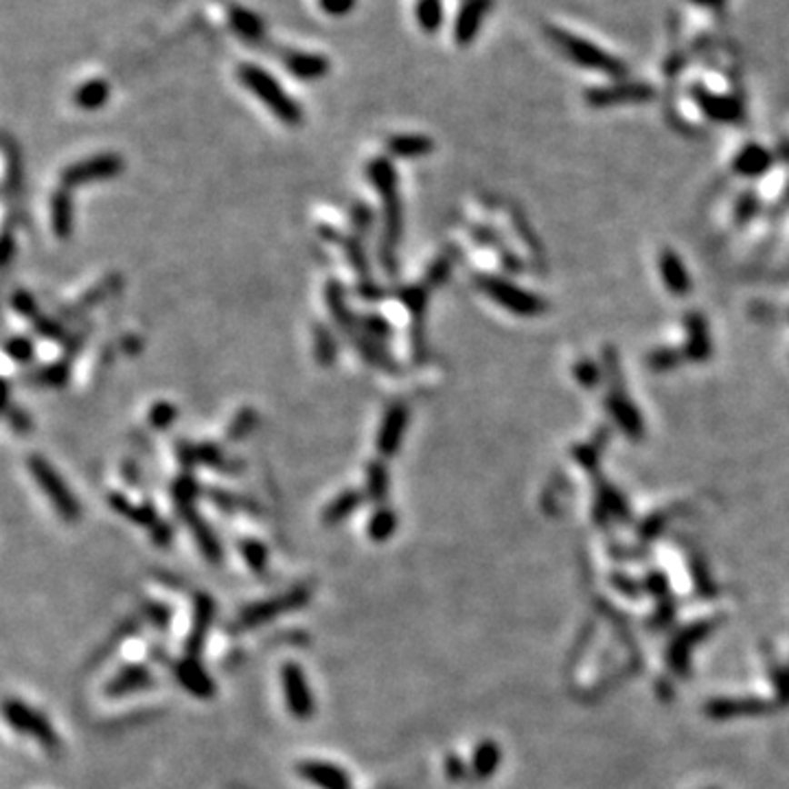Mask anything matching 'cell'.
<instances>
[{"label": "cell", "mask_w": 789, "mask_h": 789, "mask_svg": "<svg viewBox=\"0 0 789 789\" xmlns=\"http://www.w3.org/2000/svg\"><path fill=\"white\" fill-rule=\"evenodd\" d=\"M200 494H202V487L197 484L194 476H189V474L175 478V481L172 483V500H174L175 509H183V506H194L195 500L200 498Z\"/></svg>", "instance_id": "obj_37"}, {"label": "cell", "mask_w": 789, "mask_h": 789, "mask_svg": "<svg viewBox=\"0 0 789 789\" xmlns=\"http://www.w3.org/2000/svg\"><path fill=\"white\" fill-rule=\"evenodd\" d=\"M108 99H110V84L104 82V79H88V82L79 84V88L73 93L75 105L82 110L104 108V104Z\"/></svg>", "instance_id": "obj_28"}, {"label": "cell", "mask_w": 789, "mask_h": 789, "mask_svg": "<svg viewBox=\"0 0 789 789\" xmlns=\"http://www.w3.org/2000/svg\"><path fill=\"white\" fill-rule=\"evenodd\" d=\"M417 25L428 34H434L444 25V0H417L414 5Z\"/></svg>", "instance_id": "obj_35"}, {"label": "cell", "mask_w": 789, "mask_h": 789, "mask_svg": "<svg viewBox=\"0 0 789 789\" xmlns=\"http://www.w3.org/2000/svg\"><path fill=\"white\" fill-rule=\"evenodd\" d=\"M445 772H447V776L452 778V781H461V778L465 776V767H463L461 759H456L454 754L447 756L445 759Z\"/></svg>", "instance_id": "obj_53"}, {"label": "cell", "mask_w": 789, "mask_h": 789, "mask_svg": "<svg viewBox=\"0 0 789 789\" xmlns=\"http://www.w3.org/2000/svg\"><path fill=\"white\" fill-rule=\"evenodd\" d=\"M125 163L119 154H97V156L84 158L68 165L62 172V186L64 189H75V186L90 185V183H104V180L116 178L124 172Z\"/></svg>", "instance_id": "obj_8"}, {"label": "cell", "mask_w": 789, "mask_h": 789, "mask_svg": "<svg viewBox=\"0 0 789 789\" xmlns=\"http://www.w3.org/2000/svg\"><path fill=\"white\" fill-rule=\"evenodd\" d=\"M209 498L217 509L226 511V514H255V515L261 514L257 503L244 498V495L224 492V489H211Z\"/></svg>", "instance_id": "obj_33"}, {"label": "cell", "mask_w": 789, "mask_h": 789, "mask_svg": "<svg viewBox=\"0 0 789 789\" xmlns=\"http://www.w3.org/2000/svg\"><path fill=\"white\" fill-rule=\"evenodd\" d=\"M447 272H450V264L445 259L434 261L428 270V285H441L447 279Z\"/></svg>", "instance_id": "obj_51"}, {"label": "cell", "mask_w": 789, "mask_h": 789, "mask_svg": "<svg viewBox=\"0 0 789 789\" xmlns=\"http://www.w3.org/2000/svg\"><path fill=\"white\" fill-rule=\"evenodd\" d=\"M476 285L481 287V292H484L494 303L509 309V312L518 314V316H537V314H542L544 309H546V305H544L535 295L509 284V281L500 279V276L478 275Z\"/></svg>", "instance_id": "obj_7"}, {"label": "cell", "mask_w": 789, "mask_h": 789, "mask_svg": "<svg viewBox=\"0 0 789 789\" xmlns=\"http://www.w3.org/2000/svg\"><path fill=\"white\" fill-rule=\"evenodd\" d=\"M660 270H663L664 284L669 285L671 290L678 292V295L689 290V275L682 268L680 259L675 257L674 253H669V250H664L663 257H660Z\"/></svg>", "instance_id": "obj_34"}, {"label": "cell", "mask_w": 789, "mask_h": 789, "mask_svg": "<svg viewBox=\"0 0 789 789\" xmlns=\"http://www.w3.org/2000/svg\"><path fill=\"white\" fill-rule=\"evenodd\" d=\"M119 285H121L119 276H110V279H104V284H99L97 287H93V290H90V295H84L82 301H79L77 305L64 309V316L71 318V314H73V318H75V316H79V314L86 312V309L97 307L99 303H104L105 298H108L112 295V292L119 290Z\"/></svg>", "instance_id": "obj_31"}, {"label": "cell", "mask_w": 789, "mask_h": 789, "mask_svg": "<svg viewBox=\"0 0 789 789\" xmlns=\"http://www.w3.org/2000/svg\"><path fill=\"white\" fill-rule=\"evenodd\" d=\"M691 3L702 5V7H722L724 0H691Z\"/></svg>", "instance_id": "obj_55"}, {"label": "cell", "mask_w": 789, "mask_h": 789, "mask_svg": "<svg viewBox=\"0 0 789 789\" xmlns=\"http://www.w3.org/2000/svg\"><path fill=\"white\" fill-rule=\"evenodd\" d=\"M296 774L318 789H354V783L340 765L321 759H305L296 764Z\"/></svg>", "instance_id": "obj_13"}, {"label": "cell", "mask_w": 789, "mask_h": 789, "mask_svg": "<svg viewBox=\"0 0 789 789\" xmlns=\"http://www.w3.org/2000/svg\"><path fill=\"white\" fill-rule=\"evenodd\" d=\"M287 71L301 79H323L329 73V60L323 55H314V53H298L292 51L285 55Z\"/></svg>", "instance_id": "obj_26"}, {"label": "cell", "mask_w": 789, "mask_h": 789, "mask_svg": "<svg viewBox=\"0 0 789 789\" xmlns=\"http://www.w3.org/2000/svg\"><path fill=\"white\" fill-rule=\"evenodd\" d=\"M145 616L154 623L158 629H167L172 623V607L161 601H145Z\"/></svg>", "instance_id": "obj_45"}, {"label": "cell", "mask_w": 789, "mask_h": 789, "mask_svg": "<svg viewBox=\"0 0 789 789\" xmlns=\"http://www.w3.org/2000/svg\"><path fill=\"white\" fill-rule=\"evenodd\" d=\"M321 9L329 15H345L354 9L355 0H318Z\"/></svg>", "instance_id": "obj_50"}, {"label": "cell", "mask_w": 789, "mask_h": 789, "mask_svg": "<svg viewBox=\"0 0 789 789\" xmlns=\"http://www.w3.org/2000/svg\"><path fill=\"white\" fill-rule=\"evenodd\" d=\"M281 686H284L287 711L292 713V717L298 719V722L312 719L314 713H316V704H314V695L309 691L305 671L295 660H287L281 666Z\"/></svg>", "instance_id": "obj_9"}, {"label": "cell", "mask_w": 789, "mask_h": 789, "mask_svg": "<svg viewBox=\"0 0 789 789\" xmlns=\"http://www.w3.org/2000/svg\"><path fill=\"white\" fill-rule=\"evenodd\" d=\"M548 35H551V40L555 42L557 49L566 57H570L573 62H577L579 66L612 75V77H623V75H625V64L618 62L616 57L607 55L604 49L594 46L592 42L581 40V37L562 29H551L548 31Z\"/></svg>", "instance_id": "obj_5"}, {"label": "cell", "mask_w": 789, "mask_h": 789, "mask_svg": "<svg viewBox=\"0 0 789 789\" xmlns=\"http://www.w3.org/2000/svg\"><path fill=\"white\" fill-rule=\"evenodd\" d=\"M3 715L7 719V724L18 733L29 734L31 739H35L49 753H57L60 750V737H57L55 728L51 726V722L46 719L45 713L35 711L29 704L23 700H15V697H7L3 706Z\"/></svg>", "instance_id": "obj_6"}, {"label": "cell", "mask_w": 789, "mask_h": 789, "mask_svg": "<svg viewBox=\"0 0 789 789\" xmlns=\"http://www.w3.org/2000/svg\"><path fill=\"white\" fill-rule=\"evenodd\" d=\"M351 222L358 233H369L373 226V211L366 205H355L351 211Z\"/></svg>", "instance_id": "obj_49"}, {"label": "cell", "mask_w": 789, "mask_h": 789, "mask_svg": "<svg viewBox=\"0 0 789 789\" xmlns=\"http://www.w3.org/2000/svg\"><path fill=\"white\" fill-rule=\"evenodd\" d=\"M397 298L404 303V307L413 314V354L414 360H424L425 343H424V316H425V303H428V290L425 285L414 287H399Z\"/></svg>", "instance_id": "obj_18"}, {"label": "cell", "mask_w": 789, "mask_h": 789, "mask_svg": "<svg viewBox=\"0 0 789 789\" xmlns=\"http://www.w3.org/2000/svg\"><path fill=\"white\" fill-rule=\"evenodd\" d=\"M7 156H9V167H7L9 175L7 180H5V195H15V191H20V185H23V172H20V161L9 154V149H7Z\"/></svg>", "instance_id": "obj_47"}, {"label": "cell", "mask_w": 789, "mask_h": 789, "mask_svg": "<svg viewBox=\"0 0 789 789\" xmlns=\"http://www.w3.org/2000/svg\"><path fill=\"white\" fill-rule=\"evenodd\" d=\"M5 414H7L9 425H12L15 432H29L31 425H34L31 424L29 414H26L20 406H15V404L9 402V399H5Z\"/></svg>", "instance_id": "obj_46"}, {"label": "cell", "mask_w": 789, "mask_h": 789, "mask_svg": "<svg viewBox=\"0 0 789 789\" xmlns=\"http://www.w3.org/2000/svg\"><path fill=\"white\" fill-rule=\"evenodd\" d=\"M180 520L185 522L186 526H189L191 535H194V540L197 544V548H200V553L205 555V559L209 564H220L224 559V551H222V542L220 537L215 535V531L211 529L209 522L202 518L200 514H197L195 504L194 506H183V509H178Z\"/></svg>", "instance_id": "obj_14"}, {"label": "cell", "mask_w": 789, "mask_h": 789, "mask_svg": "<svg viewBox=\"0 0 789 789\" xmlns=\"http://www.w3.org/2000/svg\"><path fill=\"white\" fill-rule=\"evenodd\" d=\"M175 417H178V408L172 406L169 402L154 404L152 410H149V414H147L149 425H152V428H156V430H167L169 425H172L175 421Z\"/></svg>", "instance_id": "obj_43"}, {"label": "cell", "mask_w": 789, "mask_h": 789, "mask_svg": "<svg viewBox=\"0 0 789 789\" xmlns=\"http://www.w3.org/2000/svg\"><path fill=\"white\" fill-rule=\"evenodd\" d=\"M495 761H498V750L494 744H481L478 745L476 754H474V772L478 776H489L494 772Z\"/></svg>", "instance_id": "obj_42"}, {"label": "cell", "mask_w": 789, "mask_h": 789, "mask_svg": "<svg viewBox=\"0 0 789 789\" xmlns=\"http://www.w3.org/2000/svg\"><path fill=\"white\" fill-rule=\"evenodd\" d=\"M174 678L178 680V684L183 686L186 693L197 697V700H211L215 697L217 686L215 680L211 678L209 671L205 669L200 663V658L194 655H183L180 660H175L172 664Z\"/></svg>", "instance_id": "obj_11"}, {"label": "cell", "mask_w": 789, "mask_h": 789, "mask_svg": "<svg viewBox=\"0 0 789 789\" xmlns=\"http://www.w3.org/2000/svg\"><path fill=\"white\" fill-rule=\"evenodd\" d=\"M309 599H312V592H309L307 585H295V588L275 596V599L255 601V604L239 610V614L231 623V634L248 632V629L265 625V623L275 621V618L284 616L287 612L301 610V607L309 604Z\"/></svg>", "instance_id": "obj_3"}, {"label": "cell", "mask_w": 789, "mask_h": 789, "mask_svg": "<svg viewBox=\"0 0 789 789\" xmlns=\"http://www.w3.org/2000/svg\"><path fill=\"white\" fill-rule=\"evenodd\" d=\"M494 7V0H465L454 23V42L461 46L472 45L481 31L484 15Z\"/></svg>", "instance_id": "obj_20"}, {"label": "cell", "mask_w": 789, "mask_h": 789, "mask_svg": "<svg viewBox=\"0 0 789 789\" xmlns=\"http://www.w3.org/2000/svg\"><path fill=\"white\" fill-rule=\"evenodd\" d=\"M26 467H29L34 481L40 484L42 494L49 498L53 509L57 511V515H60L64 522H77L82 518V504H79V500L75 498V494L68 489V484L62 481L57 469L53 467L45 456L31 454L29 461H26Z\"/></svg>", "instance_id": "obj_4"}, {"label": "cell", "mask_w": 789, "mask_h": 789, "mask_svg": "<svg viewBox=\"0 0 789 789\" xmlns=\"http://www.w3.org/2000/svg\"><path fill=\"white\" fill-rule=\"evenodd\" d=\"M51 228L57 239H71L75 228L73 197L68 189H57L51 195Z\"/></svg>", "instance_id": "obj_22"}, {"label": "cell", "mask_w": 789, "mask_h": 789, "mask_svg": "<svg viewBox=\"0 0 789 789\" xmlns=\"http://www.w3.org/2000/svg\"><path fill=\"white\" fill-rule=\"evenodd\" d=\"M12 253H14L12 233H5V239H3V264L5 265H9V261H12Z\"/></svg>", "instance_id": "obj_54"}, {"label": "cell", "mask_w": 789, "mask_h": 789, "mask_svg": "<svg viewBox=\"0 0 789 789\" xmlns=\"http://www.w3.org/2000/svg\"><path fill=\"white\" fill-rule=\"evenodd\" d=\"M213 621H215V601H213L209 592H195L194 610H191V627L185 638V655L200 658L206 638H209Z\"/></svg>", "instance_id": "obj_10"}, {"label": "cell", "mask_w": 789, "mask_h": 789, "mask_svg": "<svg viewBox=\"0 0 789 789\" xmlns=\"http://www.w3.org/2000/svg\"><path fill=\"white\" fill-rule=\"evenodd\" d=\"M233 23H235V26H237L239 31H242L244 35L246 37H255L261 31V25H259V20L255 18L253 14H248V12H235L233 14Z\"/></svg>", "instance_id": "obj_48"}, {"label": "cell", "mask_w": 789, "mask_h": 789, "mask_svg": "<svg viewBox=\"0 0 789 789\" xmlns=\"http://www.w3.org/2000/svg\"><path fill=\"white\" fill-rule=\"evenodd\" d=\"M68 380V360L55 362V365L45 366L42 371H34L29 375V382L45 384V386H62Z\"/></svg>", "instance_id": "obj_40"}, {"label": "cell", "mask_w": 789, "mask_h": 789, "mask_svg": "<svg viewBox=\"0 0 789 789\" xmlns=\"http://www.w3.org/2000/svg\"><path fill=\"white\" fill-rule=\"evenodd\" d=\"M152 540L156 542L158 546H167V544H172L174 540V529L161 518V522L152 529Z\"/></svg>", "instance_id": "obj_52"}, {"label": "cell", "mask_w": 789, "mask_h": 789, "mask_svg": "<svg viewBox=\"0 0 789 789\" xmlns=\"http://www.w3.org/2000/svg\"><path fill=\"white\" fill-rule=\"evenodd\" d=\"M366 495L358 492V489H345L343 494L335 495V498L325 506L323 511V522L327 526H335L340 524V522L349 518V515H354L355 511L360 509L362 503H365Z\"/></svg>", "instance_id": "obj_25"}, {"label": "cell", "mask_w": 789, "mask_h": 789, "mask_svg": "<svg viewBox=\"0 0 789 789\" xmlns=\"http://www.w3.org/2000/svg\"><path fill=\"white\" fill-rule=\"evenodd\" d=\"M654 88L647 84H616L607 88H592L585 93L590 105L594 108H610L616 104H641V101L654 99Z\"/></svg>", "instance_id": "obj_15"}, {"label": "cell", "mask_w": 789, "mask_h": 789, "mask_svg": "<svg viewBox=\"0 0 789 789\" xmlns=\"http://www.w3.org/2000/svg\"><path fill=\"white\" fill-rule=\"evenodd\" d=\"M767 165H770V156H767L765 149L750 145L748 149H744V152H741V156L737 158V163H734V167H737L741 174H761L767 167Z\"/></svg>", "instance_id": "obj_39"}, {"label": "cell", "mask_w": 789, "mask_h": 789, "mask_svg": "<svg viewBox=\"0 0 789 789\" xmlns=\"http://www.w3.org/2000/svg\"><path fill=\"white\" fill-rule=\"evenodd\" d=\"M321 237L327 239V242L335 244V246H340L345 250L346 259H349L351 268L355 270V275H358L360 285H371L375 284V281L371 279V268H369V257H366V250L362 246V242L358 237H354V235H343L340 231H335V228L327 226V224H323L321 226Z\"/></svg>", "instance_id": "obj_17"}, {"label": "cell", "mask_w": 789, "mask_h": 789, "mask_svg": "<svg viewBox=\"0 0 789 789\" xmlns=\"http://www.w3.org/2000/svg\"><path fill=\"white\" fill-rule=\"evenodd\" d=\"M408 425V408L404 404H393L384 414L380 430H377V452L382 458H391L397 454L402 445L404 432Z\"/></svg>", "instance_id": "obj_16"}, {"label": "cell", "mask_w": 789, "mask_h": 789, "mask_svg": "<svg viewBox=\"0 0 789 789\" xmlns=\"http://www.w3.org/2000/svg\"><path fill=\"white\" fill-rule=\"evenodd\" d=\"M154 682L156 680H154V674L149 671V666L135 663L116 671V674L105 682L104 693L108 697H124L130 695V693L149 689V686H154Z\"/></svg>", "instance_id": "obj_19"}, {"label": "cell", "mask_w": 789, "mask_h": 789, "mask_svg": "<svg viewBox=\"0 0 789 789\" xmlns=\"http://www.w3.org/2000/svg\"><path fill=\"white\" fill-rule=\"evenodd\" d=\"M607 408H610V413L614 414L623 430H627L629 434H641L643 432L641 414L636 413V408H634L623 394H612V397L607 399Z\"/></svg>", "instance_id": "obj_32"}, {"label": "cell", "mask_w": 789, "mask_h": 789, "mask_svg": "<svg viewBox=\"0 0 789 789\" xmlns=\"http://www.w3.org/2000/svg\"><path fill=\"white\" fill-rule=\"evenodd\" d=\"M386 149L397 158H421L434 152V141L425 135H393L386 141Z\"/></svg>", "instance_id": "obj_24"}, {"label": "cell", "mask_w": 789, "mask_h": 789, "mask_svg": "<svg viewBox=\"0 0 789 789\" xmlns=\"http://www.w3.org/2000/svg\"><path fill=\"white\" fill-rule=\"evenodd\" d=\"M237 551L255 574H259V577L268 574V548H265V544L255 540V537H239Z\"/></svg>", "instance_id": "obj_30"}, {"label": "cell", "mask_w": 789, "mask_h": 789, "mask_svg": "<svg viewBox=\"0 0 789 789\" xmlns=\"http://www.w3.org/2000/svg\"><path fill=\"white\" fill-rule=\"evenodd\" d=\"M175 456H178L180 465L185 469L205 465L228 474L237 472L239 469V463H233L231 458L224 456L220 447L213 444H186V441H180L178 447H175Z\"/></svg>", "instance_id": "obj_12"}, {"label": "cell", "mask_w": 789, "mask_h": 789, "mask_svg": "<svg viewBox=\"0 0 789 789\" xmlns=\"http://www.w3.org/2000/svg\"><path fill=\"white\" fill-rule=\"evenodd\" d=\"M394 531H397V514L391 509V506H377L375 511H373V515L369 518V526H366V535L371 537L373 542L382 544L386 540H391L394 535Z\"/></svg>", "instance_id": "obj_29"}, {"label": "cell", "mask_w": 789, "mask_h": 789, "mask_svg": "<svg viewBox=\"0 0 789 789\" xmlns=\"http://www.w3.org/2000/svg\"><path fill=\"white\" fill-rule=\"evenodd\" d=\"M369 180L373 186L377 189L382 200V237H380V261L382 268L388 275L394 276L399 270V259H397V248L402 242L404 235V206L402 197H399V180H397V169L388 158H375L366 167Z\"/></svg>", "instance_id": "obj_1"}, {"label": "cell", "mask_w": 789, "mask_h": 789, "mask_svg": "<svg viewBox=\"0 0 789 789\" xmlns=\"http://www.w3.org/2000/svg\"><path fill=\"white\" fill-rule=\"evenodd\" d=\"M314 355H316V360L321 362L323 366H329L338 358L335 335L329 332L325 325H316V327H314Z\"/></svg>", "instance_id": "obj_36"}, {"label": "cell", "mask_w": 789, "mask_h": 789, "mask_svg": "<svg viewBox=\"0 0 789 789\" xmlns=\"http://www.w3.org/2000/svg\"><path fill=\"white\" fill-rule=\"evenodd\" d=\"M5 351H7L9 358L20 362V365H26V362L34 360L35 355L34 343H31L29 338H25V335H14V338H9L7 345H5Z\"/></svg>", "instance_id": "obj_41"}, {"label": "cell", "mask_w": 789, "mask_h": 789, "mask_svg": "<svg viewBox=\"0 0 789 789\" xmlns=\"http://www.w3.org/2000/svg\"><path fill=\"white\" fill-rule=\"evenodd\" d=\"M693 95H695V101L700 104V108L706 112V116H711V119L730 124V121H737L741 116L739 101L730 97H719V95H711L700 88H695V93Z\"/></svg>", "instance_id": "obj_23"}, {"label": "cell", "mask_w": 789, "mask_h": 789, "mask_svg": "<svg viewBox=\"0 0 789 789\" xmlns=\"http://www.w3.org/2000/svg\"><path fill=\"white\" fill-rule=\"evenodd\" d=\"M237 77L242 86L250 95H255L276 119L284 121L290 127H298L303 124L301 105L285 93L284 86L265 68L257 66V64H242L237 68Z\"/></svg>", "instance_id": "obj_2"}, {"label": "cell", "mask_w": 789, "mask_h": 789, "mask_svg": "<svg viewBox=\"0 0 789 789\" xmlns=\"http://www.w3.org/2000/svg\"><path fill=\"white\" fill-rule=\"evenodd\" d=\"M257 424H259L257 410L242 408L237 414H235L231 425H228V430H226L228 439L235 441V444H237V441H244L250 434V432L257 428Z\"/></svg>", "instance_id": "obj_38"}, {"label": "cell", "mask_w": 789, "mask_h": 789, "mask_svg": "<svg viewBox=\"0 0 789 789\" xmlns=\"http://www.w3.org/2000/svg\"><path fill=\"white\" fill-rule=\"evenodd\" d=\"M388 492H391V476H388L386 463L371 461L366 465V500H371L377 506H384L388 500Z\"/></svg>", "instance_id": "obj_27"}, {"label": "cell", "mask_w": 789, "mask_h": 789, "mask_svg": "<svg viewBox=\"0 0 789 789\" xmlns=\"http://www.w3.org/2000/svg\"><path fill=\"white\" fill-rule=\"evenodd\" d=\"M360 325H362V332H365L366 335H371V338L377 340V343H380V340L391 338V334H393L391 323H388L386 318L377 316V314H371V316H362Z\"/></svg>", "instance_id": "obj_44"}, {"label": "cell", "mask_w": 789, "mask_h": 789, "mask_svg": "<svg viewBox=\"0 0 789 789\" xmlns=\"http://www.w3.org/2000/svg\"><path fill=\"white\" fill-rule=\"evenodd\" d=\"M108 503H110L112 509H115L119 515H124L125 520L135 522V524H138V526H147L149 531H152L154 526L161 522V518H158L156 509H154L152 503L136 504V503H132L127 495L116 494V492L108 495Z\"/></svg>", "instance_id": "obj_21"}]
</instances>
